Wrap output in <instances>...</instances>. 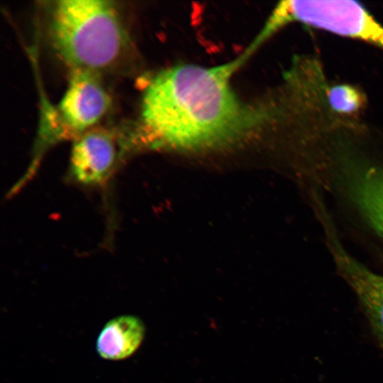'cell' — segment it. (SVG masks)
Returning <instances> with one entry per match:
<instances>
[{
  "label": "cell",
  "instance_id": "9c48e42d",
  "mask_svg": "<svg viewBox=\"0 0 383 383\" xmlns=\"http://www.w3.org/2000/svg\"><path fill=\"white\" fill-rule=\"evenodd\" d=\"M326 96L331 109L347 116H360L367 104V97L361 89L346 83H329Z\"/></svg>",
  "mask_w": 383,
  "mask_h": 383
},
{
  "label": "cell",
  "instance_id": "8992f818",
  "mask_svg": "<svg viewBox=\"0 0 383 383\" xmlns=\"http://www.w3.org/2000/svg\"><path fill=\"white\" fill-rule=\"evenodd\" d=\"M343 277L357 296L374 335L383 346V275L376 274L342 250L335 252Z\"/></svg>",
  "mask_w": 383,
  "mask_h": 383
},
{
  "label": "cell",
  "instance_id": "277c9868",
  "mask_svg": "<svg viewBox=\"0 0 383 383\" xmlns=\"http://www.w3.org/2000/svg\"><path fill=\"white\" fill-rule=\"evenodd\" d=\"M111 104L96 73L77 70H72L58 111L70 135L79 136L101 120Z\"/></svg>",
  "mask_w": 383,
  "mask_h": 383
},
{
  "label": "cell",
  "instance_id": "52a82bcc",
  "mask_svg": "<svg viewBox=\"0 0 383 383\" xmlns=\"http://www.w3.org/2000/svg\"><path fill=\"white\" fill-rule=\"evenodd\" d=\"M145 327L138 317L126 314L109 321L100 331L96 348L109 360H121L134 354L142 344Z\"/></svg>",
  "mask_w": 383,
  "mask_h": 383
},
{
  "label": "cell",
  "instance_id": "3957f363",
  "mask_svg": "<svg viewBox=\"0 0 383 383\" xmlns=\"http://www.w3.org/2000/svg\"><path fill=\"white\" fill-rule=\"evenodd\" d=\"M291 23H300L383 50V26L354 1H282L272 10L250 45L252 53L266 39Z\"/></svg>",
  "mask_w": 383,
  "mask_h": 383
},
{
  "label": "cell",
  "instance_id": "5b68a950",
  "mask_svg": "<svg viewBox=\"0 0 383 383\" xmlns=\"http://www.w3.org/2000/svg\"><path fill=\"white\" fill-rule=\"evenodd\" d=\"M117 148L112 135L106 131L89 130L74 142L70 172L75 182L94 186L106 182L113 171Z\"/></svg>",
  "mask_w": 383,
  "mask_h": 383
},
{
  "label": "cell",
  "instance_id": "ba28073f",
  "mask_svg": "<svg viewBox=\"0 0 383 383\" xmlns=\"http://www.w3.org/2000/svg\"><path fill=\"white\" fill-rule=\"evenodd\" d=\"M353 176V198L367 221L383 235V169L365 165Z\"/></svg>",
  "mask_w": 383,
  "mask_h": 383
},
{
  "label": "cell",
  "instance_id": "6da1fadb",
  "mask_svg": "<svg viewBox=\"0 0 383 383\" xmlns=\"http://www.w3.org/2000/svg\"><path fill=\"white\" fill-rule=\"evenodd\" d=\"M239 57L219 66L182 64L155 74L146 85L138 128L151 148L205 150L234 143L276 118L235 94L231 84Z\"/></svg>",
  "mask_w": 383,
  "mask_h": 383
},
{
  "label": "cell",
  "instance_id": "7a4b0ae2",
  "mask_svg": "<svg viewBox=\"0 0 383 383\" xmlns=\"http://www.w3.org/2000/svg\"><path fill=\"white\" fill-rule=\"evenodd\" d=\"M49 31L54 49L72 70L113 68L130 51L131 39L113 2L62 0L52 6Z\"/></svg>",
  "mask_w": 383,
  "mask_h": 383
}]
</instances>
